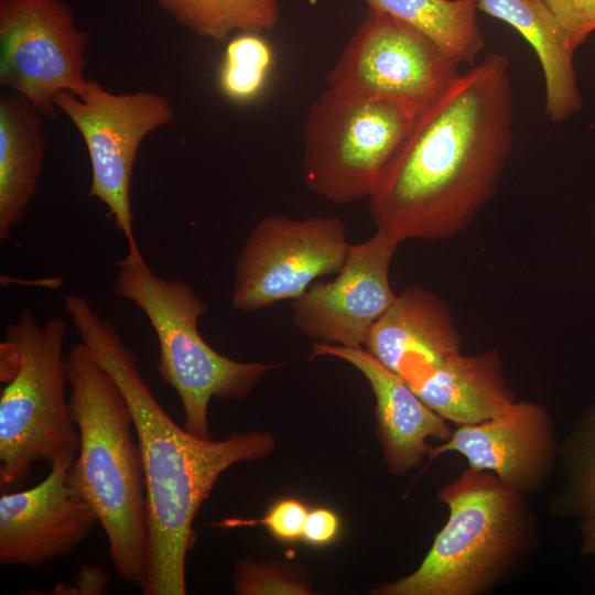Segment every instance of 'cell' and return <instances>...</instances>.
<instances>
[{"label": "cell", "instance_id": "cell-1", "mask_svg": "<svg viewBox=\"0 0 595 595\" xmlns=\"http://www.w3.org/2000/svg\"><path fill=\"white\" fill-rule=\"evenodd\" d=\"M512 144L509 62L494 52L416 116L368 198L377 230L400 244L458 235L496 193Z\"/></svg>", "mask_w": 595, "mask_h": 595}, {"label": "cell", "instance_id": "cell-12", "mask_svg": "<svg viewBox=\"0 0 595 595\" xmlns=\"http://www.w3.org/2000/svg\"><path fill=\"white\" fill-rule=\"evenodd\" d=\"M400 242L377 230L350 246L332 281H315L292 301L294 325L320 343L364 346L372 325L396 300L390 266Z\"/></svg>", "mask_w": 595, "mask_h": 595}, {"label": "cell", "instance_id": "cell-17", "mask_svg": "<svg viewBox=\"0 0 595 595\" xmlns=\"http://www.w3.org/2000/svg\"><path fill=\"white\" fill-rule=\"evenodd\" d=\"M409 386L432 410L457 425L499 416L517 401L497 350L455 354Z\"/></svg>", "mask_w": 595, "mask_h": 595}, {"label": "cell", "instance_id": "cell-27", "mask_svg": "<svg viewBox=\"0 0 595 595\" xmlns=\"http://www.w3.org/2000/svg\"><path fill=\"white\" fill-rule=\"evenodd\" d=\"M339 529V518L333 510L314 508L307 512L302 539L311 545H327L336 539Z\"/></svg>", "mask_w": 595, "mask_h": 595}, {"label": "cell", "instance_id": "cell-20", "mask_svg": "<svg viewBox=\"0 0 595 595\" xmlns=\"http://www.w3.org/2000/svg\"><path fill=\"white\" fill-rule=\"evenodd\" d=\"M432 39L459 64L473 65L485 47L477 0H364Z\"/></svg>", "mask_w": 595, "mask_h": 595}, {"label": "cell", "instance_id": "cell-11", "mask_svg": "<svg viewBox=\"0 0 595 595\" xmlns=\"http://www.w3.org/2000/svg\"><path fill=\"white\" fill-rule=\"evenodd\" d=\"M88 43L64 0H0V85L46 119L56 116L60 93L86 84Z\"/></svg>", "mask_w": 595, "mask_h": 595}, {"label": "cell", "instance_id": "cell-15", "mask_svg": "<svg viewBox=\"0 0 595 595\" xmlns=\"http://www.w3.org/2000/svg\"><path fill=\"white\" fill-rule=\"evenodd\" d=\"M320 356L347 361L369 382L376 399L377 432L391 473L401 475L420 466L432 448L428 439L446 441L451 435L447 421L364 346L315 342L311 358Z\"/></svg>", "mask_w": 595, "mask_h": 595}, {"label": "cell", "instance_id": "cell-23", "mask_svg": "<svg viewBox=\"0 0 595 595\" xmlns=\"http://www.w3.org/2000/svg\"><path fill=\"white\" fill-rule=\"evenodd\" d=\"M273 64V50L262 33H237L226 42L218 88L234 102L251 101L263 90Z\"/></svg>", "mask_w": 595, "mask_h": 595}, {"label": "cell", "instance_id": "cell-25", "mask_svg": "<svg viewBox=\"0 0 595 595\" xmlns=\"http://www.w3.org/2000/svg\"><path fill=\"white\" fill-rule=\"evenodd\" d=\"M307 512L306 506L299 499L284 498L272 505L260 519H226L215 526L232 528L262 524L274 538L292 542L302 539Z\"/></svg>", "mask_w": 595, "mask_h": 595}, {"label": "cell", "instance_id": "cell-28", "mask_svg": "<svg viewBox=\"0 0 595 595\" xmlns=\"http://www.w3.org/2000/svg\"><path fill=\"white\" fill-rule=\"evenodd\" d=\"M76 583L78 594H100L109 583V577L99 566L85 565L80 569Z\"/></svg>", "mask_w": 595, "mask_h": 595}, {"label": "cell", "instance_id": "cell-26", "mask_svg": "<svg viewBox=\"0 0 595 595\" xmlns=\"http://www.w3.org/2000/svg\"><path fill=\"white\" fill-rule=\"evenodd\" d=\"M574 50L595 32V0H544Z\"/></svg>", "mask_w": 595, "mask_h": 595}, {"label": "cell", "instance_id": "cell-7", "mask_svg": "<svg viewBox=\"0 0 595 595\" xmlns=\"http://www.w3.org/2000/svg\"><path fill=\"white\" fill-rule=\"evenodd\" d=\"M419 113L327 87L302 126L304 184L338 205L369 198Z\"/></svg>", "mask_w": 595, "mask_h": 595}, {"label": "cell", "instance_id": "cell-3", "mask_svg": "<svg viewBox=\"0 0 595 595\" xmlns=\"http://www.w3.org/2000/svg\"><path fill=\"white\" fill-rule=\"evenodd\" d=\"M66 375L80 439L68 484L95 510L117 574L141 589L148 566V504L131 411L116 381L82 342L66 356Z\"/></svg>", "mask_w": 595, "mask_h": 595}, {"label": "cell", "instance_id": "cell-5", "mask_svg": "<svg viewBox=\"0 0 595 595\" xmlns=\"http://www.w3.org/2000/svg\"><path fill=\"white\" fill-rule=\"evenodd\" d=\"M66 323L23 310L0 343V490H20L39 461L74 459L79 432L66 398Z\"/></svg>", "mask_w": 595, "mask_h": 595}, {"label": "cell", "instance_id": "cell-19", "mask_svg": "<svg viewBox=\"0 0 595 595\" xmlns=\"http://www.w3.org/2000/svg\"><path fill=\"white\" fill-rule=\"evenodd\" d=\"M45 117L23 96L0 94V240L10 238L37 191L47 149Z\"/></svg>", "mask_w": 595, "mask_h": 595}, {"label": "cell", "instance_id": "cell-6", "mask_svg": "<svg viewBox=\"0 0 595 595\" xmlns=\"http://www.w3.org/2000/svg\"><path fill=\"white\" fill-rule=\"evenodd\" d=\"M116 264L113 291L136 304L150 322L159 343L156 370L180 398L184 428L212 439L210 399H241L279 365L238 361L214 349L198 329L206 304L188 283L155 274L142 253L128 252Z\"/></svg>", "mask_w": 595, "mask_h": 595}, {"label": "cell", "instance_id": "cell-2", "mask_svg": "<svg viewBox=\"0 0 595 595\" xmlns=\"http://www.w3.org/2000/svg\"><path fill=\"white\" fill-rule=\"evenodd\" d=\"M64 305L80 342L116 381L133 419L148 504L142 594L184 595L186 556L195 541L193 522L203 502L223 472L239 462L263 458L274 440L268 432H244L213 441L181 428L152 393L113 324L82 295H65Z\"/></svg>", "mask_w": 595, "mask_h": 595}, {"label": "cell", "instance_id": "cell-24", "mask_svg": "<svg viewBox=\"0 0 595 595\" xmlns=\"http://www.w3.org/2000/svg\"><path fill=\"white\" fill-rule=\"evenodd\" d=\"M234 589L239 595L310 594L306 583L293 573L252 560L238 564Z\"/></svg>", "mask_w": 595, "mask_h": 595}, {"label": "cell", "instance_id": "cell-13", "mask_svg": "<svg viewBox=\"0 0 595 595\" xmlns=\"http://www.w3.org/2000/svg\"><path fill=\"white\" fill-rule=\"evenodd\" d=\"M73 461L53 463L32 488L1 494V565L41 569L74 552L99 522L93 507L68 484Z\"/></svg>", "mask_w": 595, "mask_h": 595}, {"label": "cell", "instance_id": "cell-14", "mask_svg": "<svg viewBox=\"0 0 595 595\" xmlns=\"http://www.w3.org/2000/svg\"><path fill=\"white\" fill-rule=\"evenodd\" d=\"M454 452L468 467L494 474L501 483L528 496L552 475L560 455L555 425L547 407L516 401L504 414L477 424L457 425L429 458Z\"/></svg>", "mask_w": 595, "mask_h": 595}, {"label": "cell", "instance_id": "cell-29", "mask_svg": "<svg viewBox=\"0 0 595 595\" xmlns=\"http://www.w3.org/2000/svg\"><path fill=\"white\" fill-rule=\"evenodd\" d=\"M580 553L583 556L595 555V519L581 522Z\"/></svg>", "mask_w": 595, "mask_h": 595}, {"label": "cell", "instance_id": "cell-18", "mask_svg": "<svg viewBox=\"0 0 595 595\" xmlns=\"http://www.w3.org/2000/svg\"><path fill=\"white\" fill-rule=\"evenodd\" d=\"M479 11L513 28L534 51L544 77V113L562 122L583 105L570 40L544 0H477Z\"/></svg>", "mask_w": 595, "mask_h": 595}, {"label": "cell", "instance_id": "cell-8", "mask_svg": "<svg viewBox=\"0 0 595 595\" xmlns=\"http://www.w3.org/2000/svg\"><path fill=\"white\" fill-rule=\"evenodd\" d=\"M55 106L86 145L91 166L87 197L107 207L108 216L128 242V252L141 255L133 232V167L147 136L173 121L172 102L149 90L112 93L87 79L78 94L60 93Z\"/></svg>", "mask_w": 595, "mask_h": 595}, {"label": "cell", "instance_id": "cell-4", "mask_svg": "<svg viewBox=\"0 0 595 595\" xmlns=\"http://www.w3.org/2000/svg\"><path fill=\"white\" fill-rule=\"evenodd\" d=\"M527 496L489 472L465 469L437 498L444 527L419 567L375 589L380 595H482L513 573L537 545Z\"/></svg>", "mask_w": 595, "mask_h": 595}, {"label": "cell", "instance_id": "cell-16", "mask_svg": "<svg viewBox=\"0 0 595 595\" xmlns=\"http://www.w3.org/2000/svg\"><path fill=\"white\" fill-rule=\"evenodd\" d=\"M364 347L411 385L462 353V340L444 301L423 286H410L372 325Z\"/></svg>", "mask_w": 595, "mask_h": 595}, {"label": "cell", "instance_id": "cell-10", "mask_svg": "<svg viewBox=\"0 0 595 595\" xmlns=\"http://www.w3.org/2000/svg\"><path fill=\"white\" fill-rule=\"evenodd\" d=\"M350 246L338 217L259 219L237 260L232 309L247 313L300 298L315 281L340 271Z\"/></svg>", "mask_w": 595, "mask_h": 595}, {"label": "cell", "instance_id": "cell-9", "mask_svg": "<svg viewBox=\"0 0 595 595\" xmlns=\"http://www.w3.org/2000/svg\"><path fill=\"white\" fill-rule=\"evenodd\" d=\"M459 66L424 33L368 8L326 82L331 88L421 112L461 74Z\"/></svg>", "mask_w": 595, "mask_h": 595}, {"label": "cell", "instance_id": "cell-22", "mask_svg": "<svg viewBox=\"0 0 595 595\" xmlns=\"http://www.w3.org/2000/svg\"><path fill=\"white\" fill-rule=\"evenodd\" d=\"M559 459L562 483L550 512L580 522L595 519V402L575 421Z\"/></svg>", "mask_w": 595, "mask_h": 595}, {"label": "cell", "instance_id": "cell-21", "mask_svg": "<svg viewBox=\"0 0 595 595\" xmlns=\"http://www.w3.org/2000/svg\"><path fill=\"white\" fill-rule=\"evenodd\" d=\"M178 24L197 36L226 43L241 32L272 31L279 0H154Z\"/></svg>", "mask_w": 595, "mask_h": 595}]
</instances>
